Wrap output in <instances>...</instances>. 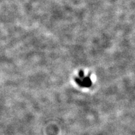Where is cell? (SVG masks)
<instances>
[{"label":"cell","mask_w":135,"mask_h":135,"mask_svg":"<svg viewBox=\"0 0 135 135\" xmlns=\"http://www.w3.org/2000/svg\"><path fill=\"white\" fill-rule=\"evenodd\" d=\"M77 81L81 85L84 86H89L91 84L90 80H89L88 78H83V75H81L80 78L77 79Z\"/></svg>","instance_id":"6da1fadb"}]
</instances>
